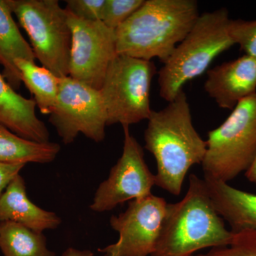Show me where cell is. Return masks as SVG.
I'll list each match as a JSON object with an SVG mask.
<instances>
[{
	"mask_svg": "<svg viewBox=\"0 0 256 256\" xmlns=\"http://www.w3.org/2000/svg\"><path fill=\"white\" fill-rule=\"evenodd\" d=\"M65 9L87 21H101L106 0H66Z\"/></svg>",
	"mask_w": 256,
	"mask_h": 256,
	"instance_id": "cell-23",
	"label": "cell"
},
{
	"mask_svg": "<svg viewBox=\"0 0 256 256\" xmlns=\"http://www.w3.org/2000/svg\"><path fill=\"white\" fill-rule=\"evenodd\" d=\"M168 204L152 194L130 202L126 212L110 220L118 240L98 252L104 256H150L156 250Z\"/></svg>",
	"mask_w": 256,
	"mask_h": 256,
	"instance_id": "cell-11",
	"label": "cell"
},
{
	"mask_svg": "<svg viewBox=\"0 0 256 256\" xmlns=\"http://www.w3.org/2000/svg\"><path fill=\"white\" fill-rule=\"evenodd\" d=\"M14 222L37 232L58 228L62 224L56 214L40 208L30 200L20 174L13 178L0 197V222Z\"/></svg>",
	"mask_w": 256,
	"mask_h": 256,
	"instance_id": "cell-14",
	"label": "cell"
},
{
	"mask_svg": "<svg viewBox=\"0 0 256 256\" xmlns=\"http://www.w3.org/2000/svg\"><path fill=\"white\" fill-rule=\"evenodd\" d=\"M204 180L216 210L230 224L232 232L256 230V194L206 175H204Z\"/></svg>",
	"mask_w": 256,
	"mask_h": 256,
	"instance_id": "cell-15",
	"label": "cell"
},
{
	"mask_svg": "<svg viewBox=\"0 0 256 256\" xmlns=\"http://www.w3.org/2000/svg\"><path fill=\"white\" fill-rule=\"evenodd\" d=\"M124 126L122 156L112 166L108 178L96 190L90 210L96 212H109L128 201L152 194L156 186L152 174L144 160V151L130 131Z\"/></svg>",
	"mask_w": 256,
	"mask_h": 256,
	"instance_id": "cell-10",
	"label": "cell"
},
{
	"mask_svg": "<svg viewBox=\"0 0 256 256\" xmlns=\"http://www.w3.org/2000/svg\"><path fill=\"white\" fill-rule=\"evenodd\" d=\"M67 12L72 35L68 76L100 90L118 56L116 30L101 21H87Z\"/></svg>",
	"mask_w": 256,
	"mask_h": 256,
	"instance_id": "cell-9",
	"label": "cell"
},
{
	"mask_svg": "<svg viewBox=\"0 0 256 256\" xmlns=\"http://www.w3.org/2000/svg\"><path fill=\"white\" fill-rule=\"evenodd\" d=\"M28 34L42 66L58 78L68 76L72 30L68 12L58 0H6Z\"/></svg>",
	"mask_w": 256,
	"mask_h": 256,
	"instance_id": "cell-6",
	"label": "cell"
},
{
	"mask_svg": "<svg viewBox=\"0 0 256 256\" xmlns=\"http://www.w3.org/2000/svg\"><path fill=\"white\" fill-rule=\"evenodd\" d=\"M204 90L220 108L233 110L256 94V58L244 54L210 69Z\"/></svg>",
	"mask_w": 256,
	"mask_h": 256,
	"instance_id": "cell-12",
	"label": "cell"
},
{
	"mask_svg": "<svg viewBox=\"0 0 256 256\" xmlns=\"http://www.w3.org/2000/svg\"><path fill=\"white\" fill-rule=\"evenodd\" d=\"M204 173L228 183L246 172L256 156V94L244 99L227 119L208 133Z\"/></svg>",
	"mask_w": 256,
	"mask_h": 256,
	"instance_id": "cell-5",
	"label": "cell"
},
{
	"mask_svg": "<svg viewBox=\"0 0 256 256\" xmlns=\"http://www.w3.org/2000/svg\"><path fill=\"white\" fill-rule=\"evenodd\" d=\"M15 64L21 74L22 82L34 96L36 107L42 114H50L58 96L60 78L35 62L18 60Z\"/></svg>",
	"mask_w": 256,
	"mask_h": 256,
	"instance_id": "cell-18",
	"label": "cell"
},
{
	"mask_svg": "<svg viewBox=\"0 0 256 256\" xmlns=\"http://www.w3.org/2000/svg\"><path fill=\"white\" fill-rule=\"evenodd\" d=\"M62 256H94V252L89 250H78L74 248H68Z\"/></svg>",
	"mask_w": 256,
	"mask_h": 256,
	"instance_id": "cell-25",
	"label": "cell"
},
{
	"mask_svg": "<svg viewBox=\"0 0 256 256\" xmlns=\"http://www.w3.org/2000/svg\"><path fill=\"white\" fill-rule=\"evenodd\" d=\"M26 164L0 162V197L15 176Z\"/></svg>",
	"mask_w": 256,
	"mask_h": 256,
	"instance_id": "cell-24",
	"label": "cell"
},
{
	"mask_svg": "<svg viewBox=\"0 0 256 256\" xmlns=\"http://www.w3.org/2000/svg\"><path fill=\"white\" fill-rule=\"evenodd\" d=\"M0 249L4 256H56L42 232L12 222H0Z\"/></svg>",
	"mask_w": 256,
	"mask_h": 256,
	"instance_id": "cell-19",
	"label": "cell"
},
{
	"mask_svg": "<svg viewBox=\"0 0 256 256\" xmlns=\"http://www.w3.org/2000/svg\"></svg>",
	"mask_w": 256,
	"mask_h": 256,
	"instance_id": "cell-27",
	"label": "cell"
},
{
	"mask_svg": "<svg viewBox=\"0 0 256 256\" xmlns=\"http://www.w3.org/2000/svg\"><path fill=\"white\" fill-rule=\"evenodd\" d=\"M48 121L65 144L74 142L80 133L102 142L107 117L100 92L70 76L62 77Z\"/></svg>",
	"mask_w": 256,
	"mask_h": 256,
	"instance_id": "cell-8",
	"label": "cell"
},
{
	"mask_svg": "<svg viewBox=\"0 0 256 256\" xmlns=\"http://www.w3.org/2000/svg\"><path fill=\"white\" fill-rule=\"evenodd\" d=\"M60 150L58 143L28 140L0 124V162L47 164L56 158Z\"/></svg>",
	"mask_w": 256,
	"mask_h": 256,
	"instance_id": "cell-17",
	"label": "cell"
},
{
	"mask_svg": "<svg viewBox=\"0 0 256 256\" xmlns=\"http://www.w3.org/2000/svg\"><path fill=\"white\" fill-rule=\"evenodd\" d=\"M200 15L195 0H146L116 30L118 55L164 64Z\"/></svg>",
	"mask_w": 256,
	"mask_h": 256,
	"instance_id": "cell-2",
	"label": "cell"
},
{
	"mask_svg": "<svg viewBox=\"0 0 256 256\" xmlns=\"http://www.w3.org/2000/svg\"><path fill=\"white\" fill-rule=\"evenodd\" d=\"M230 20L226 8L200 15L158 72L162 98L174 100L186 82L202 75L218 55L235 45L229 34Z\"/></svg>",
	"mask_w": 256,
	"mask_h": 256,
	"instance_id": "cell-4",
	"label": "cell"
},
{
	"mask_svg": "<svg viewBox=\"0 0 256 256\" xmlns=\"http://www.w3.org/2000/svg\"><path fill=\"white\" fill-rule=\"evenodd\" d=\"M245 174L248 180L252 183L255 184L256 185V156L252 166L249 168Z\"/></svg>",
	"mask_w": 256,
	"mask_h": 256,
	"instance_id": "cell-26",
	"label": "cell"
},
{
	"mask_svg": "<svg viewBox=\"0 0 256 256\" xmlns=\"http://www.w3.org/2000/svg\"><path fill=\"white\" fill-rule=\"evenodd\" d=\"M12 14L6 0H0V64L3 67V76L16 90L22 82L15 62L25 60L35 62L36 57Z\"/></svg>",
	"mask_w": 256,
	"mask_h": 256,
	"instance_id": "cell-16",
	"label": "cell"
},
{
	"mask_svg": "<svg viewBox=\"0 0 256 256\" xmlns=\"http://www.w3.org/2000/svg\"><path fill=\"white\" fill-rule=\"evenodd\" d=\"M186 195L168 204L156 250L150 256H192L207 248L226 246L234 233L226 228L204 180L190 174Z\"/></svg>",
	"mask_w": 256,
	"mask_h": 256,
	"instance_id": "cell-3",
	"label": "cell"
},
{
	"mask_svg": "<svg viewBox=\"0 0 256 256\" xmlns=\"http://www.w3.org/2000/svg\"><path fill=\"white\" fill-rule=\"evenodd\" d=\"M234 233L229 245L213 248L206 254L196 256H256V230L244 229Z\"/></svg>",
	"mask_w": 256,
	"mask_h": 256,
	"instance_id": "cell-20",
	"label": "cell"
},
{
	"mask_svg": "<svg viewBox=\"0 0 256 256\" xmlns=\"http://www.w3.org/2000/svg\"><path fill=\"white\" fill-rule=\"evenodd\" d=\"M228 32L234 44L239 45L245 55L256 58V20L230 18Z\"/></svg>",
	"mask_w": 256,
	"mask_h": 256,
	"instance_id": "cell-22",
	"label": "cell"
},
{
	"mask_svg": "<svg viewBox=\"0 0 256 256\" xmlns=\"http://www.w3.org/2000/svg\"><path fill=\"white\" fill-rule=\"evenodd\" d=\"M156 74L152 60L118 55L108 69L100 89L107 126H129L148 120L152 112L150 88Z\"/></svg>",
	"mask_w": 256,
	"mask_h": 256,
	"instance_id": "cell-7",
	"label": "cell"
},
{
	"mask_svg": "<svg viewBox=\"0 0 256 256\" xmlns=\"http://www.w3.org/2000/svg\"><path fill=\"white\" fill-rule=\"evenodd\" d=\"M36 107L34 99L16 92L0 74V124L28 140L50 142L48 128L37 117Z\"/></svg>",
	"mask_w": 256,
	"mask_h": 256,
	"instance_id": "cell-13",
	"label": "cell"
},
{
	"mask_svg": "<svg viewBox=\"0 0 256 256\" xmlns=\"http://www.w3.org/2000/svg\"><path fill=\"white\" fill-rule=\"evenodd\" d=\"M144 131V148L156 162V186L178 196L188 170L202 164L206 141L192 122L188 97L182 92L160 110L152 111Z\"/></svg>",
	"mask_w": 256,
	"mask_h": 256,
	"instance_id": "cell-1",
	"label": "cell"
},
{
	"mask_svg": "<svg viewBox=\"0 0 256 256\" xmlns=\"http://www.w3.org/2000/svg\"><path fill=\"white\" fill-rule=\"evenodd\" d=\"M146 0H106L101 22L116 30L144 4Z\"/></svg>",
	"mask_w": 256,
	"mask_h": 256,
	"instance_id": "cell-21",
	"label": "cell"
}]
</instances>
